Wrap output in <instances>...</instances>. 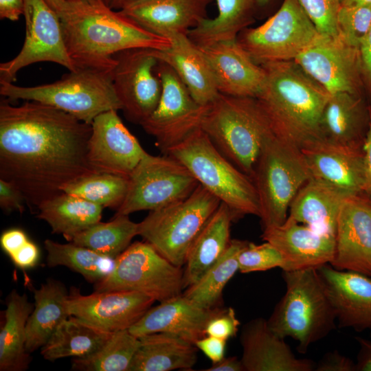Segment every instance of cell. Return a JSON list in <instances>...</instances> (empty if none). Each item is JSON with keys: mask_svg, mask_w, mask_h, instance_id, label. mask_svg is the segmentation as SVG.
<instances>
[{"mask_svg": "<svg viewBox=\"0 0 371 371\" xmlns=\"http://www.w3.org/2000/svg\"><path fill=\"white\" fill-rule=\"evenodd\" d=\"M91 124L43 103H0V179L16 186L30 207L64 192L94 172L88 162Z\"/></svg>", "mask_w": 371, "mask_h": 371, "instance_id": "obj_1", "label": "cell"}, {"mask_svg": "<svg viewBox=\"0 0 371 371\" xmlns=\"http://www.w3.org/2000/svg\"><path fill=\"white\" fill-rule=\"evenodd\" d=\"M67 52L76 69L113 70L122 51L164 50L170 38L154 34L101 0H67L58 14Z\"/></svg>", "mask_w": 371, "mask_h": 371, "instance_id": "obj_2", "label": "cell"}, {"mask_svg": "<svg viewBox=\"0 0 371 371\" xmlns=\"http://www.w3.org/2000/svg\"><path fill=\"white\" fill-rule=\"evenodd\" d=\"M260 65L266 77L256 99L276 136L300 148L321 139V117L330 94L294 60Z\"/></svg>", "mask_w": 371, "mask_h": 371, "instance_id": "obj_3", "label": "cell"}, {"mask_svg": "<svg viewBox=\"0 0 371 371\" xmlns=\"http://www.w3.org/2000/svg\"><path fill=\"white\" fill-rule=\"evenodd\" d=\"M201 128L225 157L251 177L264 144L275 135L256 98L222 93L208 105Z\"/></svg>", "mask_w": 371, "mask_h": 371, "instance_id": "obj_4", "label": "cell"}, {"mask_svg": "<svg viewBox=\"0 0 371 371\" xmlns=\"http://www.w3.org/2000/svg\"><path fill=\"white\" fill-rule=\"evenodd\" d=\"M286 291L267 319L278 336L297 342L300 353L335 328V311L317 269L283 271Z\"/></svg>", "mask_w": 371, "mask_h": 371, "instance_id": "obj_5", "label": "cell"}, {"mask_svg": "<svg viewBox=\"0 0 371 371\" xmlns=\"http://www.w3.org/2000/svg\"><path fill=\"white\" fill-rule=\"evenodd\" d=\"M183 164L232 212L234 221L245 215L260 216V203L252 178L238 168L198 128L166 154Z\"/></svg>", "mask_w": 371, "mask_h": 371, "instance_id": "obj_6", "label": "cell"}, {"mask_svg": "<svg viewBox=\"0 0 371 371\" xmlns=\"http://www.w3.org/2000/svg\"><path fill=\"white\" fill-rule=\"evenodd\" d=\"M112 74L113 70L78 68L56 82L34 87H19L0 80V94L13 100L38 102L91 124L103 112L121 110Z\"/></svg>", "mask_w": 371, "mask_h": 371, "instance_id": "obj_7", "label": "cell"}, {"mask_svg": "<svg viewBox=\"0 0 371 371\" xmlns=\"http://www.w3.org/2000/svg\"><path fill=\"white\" fill-rule=\"evenodd\" d=\"M311 177L299 147L275 135L265 142L251 177L263 229L284 223L292 200Z\"/></svg>", "mask_w": 371, "mask_h": 371, "instance_id": "obj_8", "label": "cell"}, {"mask_svg": "<svg viewBox=\"0 0 371 371\" xmlns=\"http://www.w3.org/2000/svg\"><path fill=\"white\" fill-rule=\"evenodd\" d=\"M221 201L201 184L188 197L150 211L138 235L164 258L181 267L188 249Z\"/></svg>", "mask_w": 371, "mask_h": 371, "instance_id": "obj_9", "label": "cell"}, {"mask_svg": "<svg viewBox=\"0 0 371 371\" xmlns=\"http://www.w3.org/2000/svg\"><path fill=\"white\" fill-rule=\"evenodd\" d=\"M183 271L146 241L131 244L115 258L112 272L94 284V291H130L159 302L181 294Z\"/></svg>", "mask_w": 371, "mask_h": 371, "instance_id": "obj_10", "label": "cell"}, {"mask_svg": "<svg viewBox=\"0 0 371 371\" xmlns=\"http://www.w3.org/2000/svg\"><path fill=\"white\" fill-rule=\"evenodd\" d=\"M321 36L298 0H284L272 16L258 27L242 30L237 41L260 65L294 60Z\"/></svg>", "mask_w": 371, "mask_h": 371, "instance_id": "obj_11", "label": "cell"}, {"mask_svg": "<svg viewBox=\"0 0 371 371\" xmlns=\"http://www.w3.org/2000/svg\"><path fill=\"white\" fill-rule=\"evenodd\" d=\"M199 184L177 159L146 153L129 175L126 197L115 216L159 209L188 197Z\"/></svg>", "mask_w": 371, "mask_h": 371, "instance_id": "obj_12", "label": "cell"}, {"mask_svg": "<svg viewBox=\"0 0 371 371\" xmlns=\"http://www.w3.org/2000/svg\"><path fill=\"white\" fill-rule=\"evenodd\" d=\"M155 70L161 83V96L155 111L140 126L166 154L201 128L208 105L196 102L167 64L158 60Z\"/></svg>", "mask_w": 371, "mask_h": 371, "instance_id": "obj_13", "label": "cell"}, {"mask_svg": "<svg viewBox=\"0 0 371 371\" xmlns=\"http://www.w3.org/2000/svg\"><path fill=\"white\" fill-rule=\"evenodd\" d=\"M25 38L12 60L1 63L0 80L14 82L22 68L39 62H52L76 70L64 39L58 13L46 0H24Z\"/></svg>", "mask_w": 371, "mask_h": 371, "instance_id": "obj_14", "label": "cell"}, {"mask_svg": "<svg viewBox=\"0 0 371 371\" xmlns=\"http://www.w3.org/2000/svg\"><path fill=\"white\" fill-rule=\"evenodd\" d=\"M113 57V84L121 110L128 120L140 125L155 111L161 96V83L155 70L158 60L148 48L122 51Z\"/></svg>", "mask_w": 371, "mask_h": 371, "instance_id": "obj_15", "label": "cell"}, {"mask_svg": "<svg viewBox=\"0 0 371 371\" xmlns=\"http://www.w3.org/2000/svg\"><path fill=\"white\" fill-rule=\"evenodd\" d=\"M294 61L330 94H359L363 72L359 49L339 36H321Z\"/></svg>", "mask_w": 371, "mask_h": 371, "instance_id": "obj_16", "label": "cell"}, {"mask_svg": "<svg viewBox=\"0 0 371 371\" xmlns=\"http://www.w3.org/2000/svg\"><path fill=\"white\" fill-rule=\"evenodd\" d=\"M155 300L130 291H94L82 295L73 287L65 302L69 315L76 316L109 332L128 330Z\"/></svg>", "mask_w": 371, "mask_h": 371, "instance_id": "obj_17", "label": "cell"}, {"mask_svg": "<svg viewBox=\"0 0 371 371\" xmlns=\"http://www.w3.org/2000/svg\"><path fill=\"white\" fill-rule=\"evenodd\" d=\"M91 126L87 158L92 171L128 178L147 152L123 124L117 111L100 113Z\"/></svg>", "mask_w": 371, "mask_h": 371, "instance_id": "obj_18", "label": "cell"}, {"mask_svg": "<svg viewBox=\"0 0 371 371\" xmlns=\"http://www.w3.org/2000/svg\"><path fill=\"white\" fill-rule=\"evenodd\" d=\"M335 240L330 265L371 277V199L364 192L349 195L344 200Z\"/></svg>", "mask_w": 371, "mask_h": 371, "instance_id": "obj_19", "label": "cell"}, {"mask_svg": "<svg viewBox=\"0 0 371 371\" xmlns=\"http://www.w3.org/2000/svg\"><path fill=\"white\" fill-rule=\"evenodd\" d=\"M263 240L270 243L283 259L282 271L317 269L332 261L335 236L317 231L287 216L284 223L263 229Z\"/></svg>", "mask_w": 371, "mask_h": 371, "instance_id": "obj_20", "label": "cell"}, {"mask_svg": "<svg viewBox=\"0 0 371 371\" xmlns=\"http://www.w3.org/2000/svg\"><path fill=\"white\" fill-rule=\"evenodd\" d=\"M199 48L210 65L220 93L258 97L265 84V71L254 62L237 38Z\"/></svg>", "mask_w": 371, "mask_h": 371, "instance_id": "obj_21", "label": "cell"}, {"mask_svg": "<svg viewBox=\"0 0 371 371\" xmlns=\"http://www.w3.org/2000/svg\"><path fill=\"white\" fill-rule=\"evenodd\" d=\"M339 327L371 330V277L339 270L330 264L317 268Z\"/></svg>", "mask_w": 371, "mask_h": 371, "instance_id": "obj_22", "label": "cell"}, {"mask_svg": "<svg viewBox=\"0 0 371 371\" xmlns=\"http://www.w3.org/2000/svg\"><path fill=\"white\" fill-rule=\"evenodd\" d=\"M311 177L324 181L348 194L363 192V150L324 139L301 148Z\"/></svg>", "mask_w": 371, "mask_h": 371, "instance_id": "obj_23", "label": "cell"}, {"mask_svg": "<svg viewBox=\"0 0 371 371\" xmlns=\"http://www.w3.org/2000/svg\"><path fill=\"white\" fill-rule=\"evenodd\" d=\"M218 308H204L183 293L150 307L128 330L138 338L166 333L194 343L205 336L209 320Z\"/></svg>", "mask_w": 371, "mask_h": 371, "instance_id": "obj_24", "label": "cell"}, {"mask_svg": "<svg viewBox=\"0 0 371 371\" xmlns=\"http://www.w3.org/2000/svg\"><path fill=\"white\" fill-rule=\"evenodd\" d=\"M245 371H312L315 363L297 358L284 339L269 328L264 318L246 323L240 337Z\"/></svg>", "mask_w": 371, "mask_h": 371, "instance_id": "obj_25", "label": "cell"}, {"mask_svg": "<svg viewBox=\"0 0 371 371\" xmlns=\"http://www.w3.org/2000/svg\"><path fill=\"white\" fill-rule=\"evenodd\" d=\"M212 0H147L119 10L147 30L168 38L187 34L206 18Z\"/></svg>", "mask_w": 371, "mask_h": 371, "instance_id": "obj_26", "label": "cell"}, {"mask_svg": "<svg viewBox=\"0 0 371 371\" xmlns=\"http://www.w3.org/2000/svg\"><path fill=\"white\" fill-rule=\"evenodd\" d=\"M169 38L172 43L169 48L151 49L152 54L175 71L196 102L209 105L220 93L204 54L187 34H175Z\"/></svg>", "mask_w": 371, "mask_h": 371, "instance_id": "obj_27", "label": "cell"}, {"mask_svg": "<svg viewBox=\"0 0 371 371\" xmlns=\"http://www.w3.org/2000/svg\"><path fill=\"white\" fill-rule=\"evenodd\" d=\"M371 118L359 94H330L320 121L322 139L331 143L363 148Z\"/></svg>", "mask_w": 371, "mask_h": 371, "instance_id": "obj_28", "label": "cell"}, {"mask_svg": "<svg viewBox=\"0 0 371 371\" xmlns=\"http://www.w3.org/2000/svg\"><path fill=\"white\" fill-rule=\"evenodd\" d=\"M349 195L324 181L311 177L292 200L288 216L335 236L340 210Z\"/></svg>", "mask_w": 371, "mask_h": 371, "instance_id": "obj_29", "label": "cell"}, {"mask_svg": "<svg viewBox=\"0 0 371 371\" xmlns=\"http://www.w3.org/2000/svg\"><path fill=\"white\" fill-rule=\"evenodd\" d=\"M234 218L221 203L191 244L186 258L183 289L197 282L222 256L230 243Z\"/></svg>", "mask_w": 371, "mask_h": 371, "instance_id": "obj_30", "label": "cell"}, {"mask_svg": "<svg viewBox=\"0 0 371 371\" xmlns=\"http://www.w3.org/2000/svg\"><path fill=\"white\" fill-rule=\"evenodd\" d=\"M129 371H170L190 369L196 362L198 348L175 335L157 333L139 337Z\"/></svg>", "mask_w": 371, "mask_h": 371, "instance_id": "obj_31", "label": "cell"}, {"mask_svg": "<svg viewBox=\"0 0 371 371\" xmlns=\"http://www.w3.org/2000/svg\"><path fill=\"white\" fill-rule=\"evenodd\" d=\"M69 293L60 281L48 280L34 291V306L26 326L28 352L41 349L69 315L65 302Z\"/></svg>", "mask_w": 371, "mask_h": 371, "instance_id": "obj_32", "label": "cell"}, {"mask_svg": "<svg viewBox=\"0 0 371 371\" xmlns=\"http://www.w3.org/2000/svg\"><path fill=\"white\" fill-rule=\"evenodd\" d=\"M0 330V370L24 371L31 362L26 350V326L34 304L25 293L12 290L8 295Z\"/></svg>", "mask_w": 371, "mask_h": 371, "instance_id": "obj_33", "label": "cell"}, {"mask_svg": "<svg viewBox=\"0 0 371 371\" xmlns=\"http://www.w3.org/2000/svg\"><path fill=\"white\" fill-rule=\"evenodd\" d=\"M103 208L64 192L39 205L36 217L45 221L53 233L71 241L76 234L100 221Z\"/></svg>", "mask_w": 371, "mask_h": 371, "instance_id": "obj_34", "label": "cell"}, {"mask_svg": "<svg viewBox=\"0 0 371 371\" xmlns=\"http://www.w3.org/2000/svg\"><path fill=\"white\" fill-rule=\"evenodd\" d=\"M113 334L70 315L41 348V354L50 361L66 357H84L99 349Z\"/></svg>", "mask_w": 371, "mask_h": 371, "instance_id": "obj_35", "label": "cell"}, {"mask_svg": "<svg viewBox=\"0 0 371 371\" xmlns=\"http://www.w3.org/2000/svg\"><path fill=\"white\" fill-rule=\"evenodd\" d=\"M218 14L205 18L187 34L199 47L236 39L249 23L255 0H216Z\"/></svg>", "mask_w": 371, "mask_h": 371, "instance_id": "obj_36", "label": "cell"}, {"mask_svg": "<svg viewBox=\"0 0 371 371\" xmlns=\"http://www.w3.org/2000/svg\"><path fill=\"white\" fill-rule=\"evenodd\" d=\"M47 265L64 266L81 274L88 282L96 283L113 270L115 258L100 254L74 243H60L50 239L44 241Z\"/></svg>", "mask_w": 371, "mask_h": 371, "instance_id": "obj_37", "label": "cell"}, {"mask_svg": "<svg viewBox=\"0 0 371 371\" xmlns=\"http://www.w3.org/2000/svg\"><path fill=\"white\" fill-rule=\"evenodd\" d=\"M247 242L231 240L220 259L183 294L204 308L219 307L225 285L238 271V255Z\"/></svg>", "mask_w": 371, "mask_h": 371, "instance_id": "obj_38", "label": "cell"}, {"mask_svg": "<svg viewBox=\"0 0 371 371\" xmlns=\"http://www.w3.org/2000/svg\"><path fill=\"white\" fill-rule=\"evenodd\" d=\"M137 235L138 223L132 221L128 215H117L111 221H100L80 232L70 242L115 258Z\"/></svg>", "mask_w": 371, "mask_h": 371, "instance_id": "obj_39", "label": "cell"}, {"mask_svg": "<svg viewBox=\"0 0 371 371\" xmlns=\"http://www.w3.org/2000/svg\"><path fill=\"white\" fill-rule=\"evenodd\" d=\"M140 339L128 329L114 332L110 339L92 354L73 358L71 369L80 371H129Z\"/></svg>", "mask_w": 371, "mask_h": 371, "instance_id": "obj_40", "label": "cell"}, {"mask_svg": "<svg viewBox=\"0 0 371 371\" xmlns=\"http://www.w3.org/2000/svg\"><path fill=\"white\" fill-rule=\"evenodd\" d=\"M128 186L127 177L109 173H93L67 186L63 192L103 207L117 210L126 197Z\"/></svg>", "mask_w": 371, "mask_h": 371, "instance_id": "obj_41", "label": "cell"}, {"mask_svg": "<svg viewBox=\"0 0 371 371\" xmlns=\"http://www.w3.org/2000/svg\"><path fill=\"white\" fill-rule=\"evenodd\" d=\"M339 37L359 49L371 26V4L341 6L337 14Z\"/></svg>", "mask_w": 371, "mask_h": 371, "instance_id": "obj_42", "label": "cell"}, {"mask_svg": "<svg viewBox=\"0 0 371 371\" xmlns=\"http://www.w3.org/2000/svg\"><path fill=\"white\" fill-rule=\"evenodd\" d=\"M238 271L243 273L280 269L283 259L279 251L270 243L260 245L247 242L238 255Z\"/></svg>", "mask_w": 371, "mask_h": 371, "instance_id": "obj_43", "label": "cell"}, {"mask_svg": "<svg viewBox=\"0 0 371 371\" xmlns=\"http://www.w3.org/2000/svg\"><path fill=\"white\" fill-rule=\"evenodd\" d=\"M319 33L325 37L339 36L337 14L341 0H298Z\"/></svg>", "mask_w": 371, "mask_h": 371, "instance_id": "obj_44", "label": "cell"}, {"mask_svg": "<svg viewBox=\"0 0 371 371\" xmlns=\"http://www.w3.org/2000/svg\"><path fill=\"white\" fill-rule=\"evenodd\" d=\"M239 325L240 322L233 308H221L219 307L207 322L205 333V335L218 337L227 341L236 335Z\"/></svg>", "mask_w": 371, "mask_h": 371, "instance_id": "obj_45", "label": "cell"}, {"mask_svg": "<svg viewBox=\"0 0 371 371\" xmlns=\"http://www.w3.org/2000/svg\"><path fill=\"white\" fill-rule=\"evenodd\" d=\"M23 192L12 183L0 179V207L5 212L24 211Z\"/></svg>", "mask_w": 371, "mask_h": 371, "instance_id": "obj_46", "label": "cell"}, {"mask_svg": "<svg viewBox=\"0 0 371 371\" xmlns=\"http://www.w3.org/2000/svg\"><path fill=\"white\" fill-rule=\"evenodd\" d=\"M316 371H353L356 364L337 350L328 352L315 364Z\"/></svg>", "mask_w": 371, "mask_h": 371, "instance_id": "obj_47", "label": "cell"}, {"mask_svg": "<svg viewBox=\"0 0 371 371\" xmlns=\"http://www.w3.org/2000/svg\"><path fill=\"white\" fill-rule=\"evenodd\" d=\"M226 341L218 337L205 335L197 340L194 345L212 363H216L225 357Z\"/></svg>", "mask_w": 371, "mask_h": 371, "instance_id": "obj_48", "label": "cell"}, {"mask_svg": "<svg viewBox=\"0 0 371 371\" xmlns=\"http://www.w3.org/2000/svg\"><path fill=\"white\" fill-rule=\"evenodd\" d=\"M14 265L21 269L34 267L39 259V250L36 245L30 240L10 257Z\"/></svg>", "mask_w": 371, "mask_h": 371, "instance_id": "obj_49", "label": "cell"}, {"mask_svg": "<svg viewBox=\"0 0 371 371\" xmlns=\"http://www.w3.org/2000/svg\"><path fill=\"white\" fill-rule=\"evenodd\" d=\"M29 240L24 231L20 229H10L3 232L0 238L3 251L12 256Z\"/></svg>", "mask_w": 371, "mask_h": 371, "instance_id": "obj_50", "label": "cell"}, {"mask_svg": "<svg viewBox=\"0 0 371 371\" xmlns=\"http://www.w3.org/2000/svg\"><path fill=\"white\" fill-rule=\"evenodd\" d=\"M363 150L364 168L363 192L371 199V118Z\"/></svg>", "mask_w": 371, "mask_h": 371, "instance_id": "obj_51", "label": "cell"}, {"mask_svg": "<svg viewBox=\"0 0 371 371\" xmlns=\"http://www.w3.org/2000/svg\"><path fill=\"white\" fill-rule=\"evenodd\" d=\"M24 12V0H0V18L17 21Z\"/></svg>", "mask_w": 371, "mask_h": 371, "instance_id": "obj_52", "label": "cell"}, {"mask_svg": "<svg viewBox=\"0 0 371 371\" xmlns=\"http://www.w3.org/2000/svg\"><path fill=\"white\" fill-rule=\"evenodd\" d=\"M356 340L360 346L356 369L360 371H371V341L359 337H356Z\"/></svg>", "mask_w": 371, "mask_h": 371, "instance_id": "obj_53", "label": "cell"}, {"mask_svg": "<svg viewBox=\"0 0 371 371\" xmlns=\"http://www.w3.org/2000/svg\"><path fill=\"white\" fill-rule=\"evenodd\" d=\"M359 52L363 72L371 85V26L359 47Z\"/></svg>", "mask_w": 371, "mask_h": 371, "instance_id": "obj_54", "label": "cell"}, {"mask_svg": "<svg viewBox=\"0 0 371 371\" xmlns=\"http://www.w3.org/2000/svg\"><path fill=\"white\" fill-rule=\"evenodd\" d=\"M206 371H245L240 359L236 357H224L220 361L204 370Z\"/></svg>", "mask_w": 371, "mask_h": 371, "instance_id": "obj_55", "label": "cell"}, {"mask_svg": "<svg viewBox=\"0 0 371 371\" xmlns=\"http://www.w3.org/2000/svg\"><path fill=\"white\" fill-rule=\"evenodd\" d=\"M144 1L147 0H111L109 7L113 10L118 9L120 10L127 5Z\"/></svg>", "mask_w": 371, "mask_h": 371, "instance_id": "obj_56", "label": "cell"}, {"mask_svg": "<svg viewBox=\"0 0 371 371\" xmlns=\"http://www.w3.org/2000/svg\"><path fill=\"white\" fill-rule=\"evenodd\" d=\"M46 1L58 14L64 8L67 0H46Z\"/></svg>", "mask_w": 371, "mask_h": 371, "instance_id": "obj_57", "label": "cell"}, {"mask_svg": "<svg viewBox=\"0 0 371 371\" xmlns=\"http://www.w3.org/2000/svg\"><path fill=\"white\" fill-rule=\"evenodd\" d=\"M371 4V0H341V6Z\"/></svg>", "mask_w": 371, "mask_h": 371, "instance_id": "obj_58", "label": "cell"}, {"mask_svg": "<svg viewBox=\"0 0 371 371\" xmlns=\"http://www.w3.org/2000/svg\"><path fill=\"white\" fill-rule=\"evenodd\" d=\"M271 0H255L257 5L264 6L268 4Z\"/></svg>", "mask_w": 371, "mask_h": 371, "instance_id": "obj_59", "label": "cell"}, {"mask_svg": "<svg viewBox=\"0 0 371 371\" xmlns=\"http://www.w3.org/2000/svg\"><path fill=\"white\" fill-rule=\"evenodd\" d=\"M101 1L109 6L111 0H101Z\"/></svg>", "mask_w": 371, "mask_h": 371, "instance_id": "obj_60", "label": "cell"}]
</instances>
